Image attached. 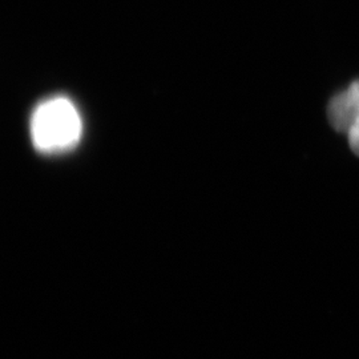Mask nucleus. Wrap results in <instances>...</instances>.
<instances>
[{
  "label": "nucleus",
  "instance_id": "nucleus-1",
  "mask_svg": "<svg viewBox=\"0 0 359 359\" xmlns=\"http://www.w3.org/2000/svg\"><path fill=\"white\" fill-rule=\"evenodd\" d=\"M29 133L40 154H65L72 151L81 139V116L68 97L53 96L39 103L34 109Z\"/></svg>",
  "mask_w": 359,
  "mask_h": 359
},
{
  "label": "nucleus",
  "instance_id": "nucleus-2",
  "mask_svg": "<svg viewBox=\"0 0 359 359\" xmlns=\"http://www.w3.org/2000/svg\"><path fill=\"white\" fill-rule=\"evenodd\" d=\"M327 117L335 130L346 133L351 151L359 156V80L334 96Z\"/></svg>",
  "mask_w": 359,
  "mask_h": 359
}]
</instances>
